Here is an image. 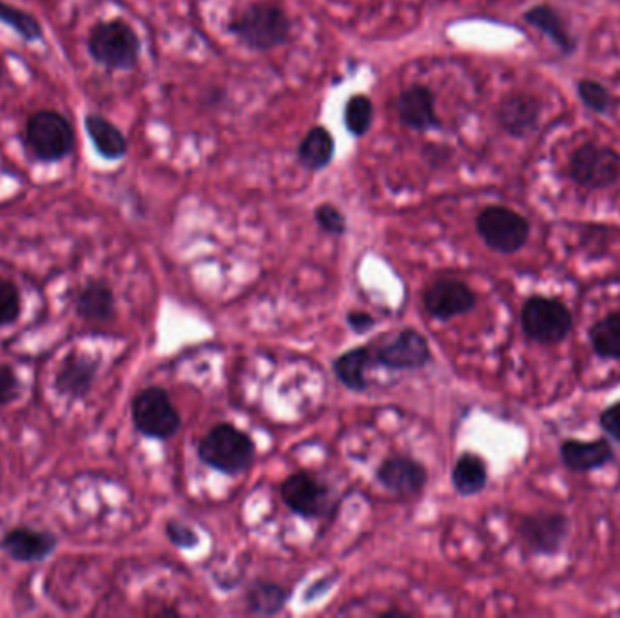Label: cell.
Masks as SVG:
<instances>
[{
	"mask_svg": "<svg viewBox=\"0 0 620 618\" xmlns=\"http://www.w3.org/2000/svg\"><path fill=\"white\" fill-rule=\"evenodd\" d=\"M540 113H542V104L536 95L516 91L500 100L496 113L497 124L512 138H526L531 133H536Z\"/></svg>",
	"mask_w": 620,
	"mask_h": 618,
	"instance_id": "cell-13",
	"label": "cell"
},
{
	"mask_svg": "<svg viewBox=\"0 0 620 618\" xmlns=\"http://www.w3.org/2000/svg\"><path fill=\"white\" fill-rule=\"evenodd\" d=\"M374 361V354L369 347H358L349 350L334 361V374L345 384L347 389L363 392L369 387L365 370Z\"/></svg>",
	"mask_w": 620,
	"mask_h": 618,
	"instance_id": "cell-22",
	"label": "cell"
},
{
	"mask_svg": "<svg viewBox=\"0 0 620 618\" xmlns=\"http://www.w3.org/2000/svg\"><path fill=\"white\" fill-rule=\"evenodd\" d=\"M290 594L275 583H256L247 591V606L256 615H276L286 608Z\"/></svg>",
	"mask_w": 620,
	"mask_h": 618,
	"instance_id": "cell-25",
	"label": "cell"
},
{
	"mask_svg": "<svg viewBox=\"0 0 620 618\" xmlns=\"http://www.w3.org/2000/svg\"><path fill=\"white\" fill-rule=\"evenodd\" d=\"M95 363L87 358L70 356L56 374L55 387L59 392L70 398H84L90 392L95 379Z\"/></svg>",
	"mask_w": 620,
	"mask_h": 618,
	"instance_id": "cell-20",
	"label": "cell"
},
{
	"mask_svg": "<svg viewBox=\"0 0 620 618\" xmlns=\"http://www.w3.org/2000/svg\"><path fill=\"white\" fill-rule=\"evenodd\" d=\"M590 343L599 358L620 359V312L608 315L591 327Z\"/></svg>",
	"mask_w": 620,
	"mask_h": 618,
	"instance_id": "cell-26",
	"label": "cell"
},
{
	"mask_svg": "<svg viewBox=\"0 0 620 618\" xmlns=\"http://www.w3.org/2000/svg\"><path fill=\"white\" fill-rule=\"evenodd\" d=\"M255 443L249 435L229 423L213 426L198 444L202 463L226 475L246 472L255 461Z\"/></svg>",
	"mask_w": 620,
	"mask_h": 618,
	"instance_id": "cell-1",
	"label": "cell"
},
{
	"mask_svg": "<svg viewBox=\"0 0 620 618\" xmlns=\"http://www.w3.org/2000/svg\"><path fill=\"white\" fill-rule=\"evenodd\" d=\"M476 227L486 247L499 255H516L530 238V222L505 205L480 210Z\"/></svg>",
	"mask_w": 620,
	"mask_h": 618,
	"instance_id": "cell-7",
	"label": "cell"
},
{
	"mask_svg": "<svg viewBox=\"0 0 620 618\" xmlns=\"http://www.w3.org/2000/svg\"><path fill=\"white\" fill-rule=\"evenodd\" d=\"M374 363L389 370H415L431 361V344L417 330H401L400 334L389 339L372 350Z\"/></svg>",
	"mask_w": 620,
	"mask_h": 618,
	"instance_id": "cell-9",
	"label": "cell"
},
{
	"mask_svg": "<svg viewBox=\"0 0 620 618\" xmlns=\"http://www.w3.org/2000/svg\"><path fill=\"white\" fill-rule=\"evenodd\" d=\"M568 175L582 189H608L620 179L619 151L610 145L585 142L571 153Z\"/></svg>",
	"mask_w": 620,
	"mask_h": 618,
	"instance_id": "cell-5",
	"label": "cell"
},
{
	"mask_svg": "<svg viewBox=\"0 0 620 618\" xmlns=\"http://www.w3.org/2000/svg\"><path fill=\"white\" fill-rule=\"evenodd\" d=\"M345 127L352 136L361 138L371 131L372 122H374V104L372 100L365 95H354L347 100L345 105Z\"/></svg>",
	"mask_w": 620,
	"mask_h": 618,
	"instance_id": "cell-29",
	"label": "cell"
},
{
	"mask_svg": "<svg viewBox=\"0 0 620 618\" xmlns=\"http://www.w3.org/2000/svg\"><path fill=\"white\" fill-rule=\"evenodd\" d=\"M141 39L124 20H107L93 25L87 51L96 64L111 71H130L141 59Z\"/></svg>",
	"mask_w": 620,
	"mask_h": 618,
	"instance_id": "cell-2",
	"label": "cell"
},
{
	"mask_svg": "<svg viewBox=\"0 0 620 618\" xmlns=\"http://www.w3.org/2000/svg\"><path fill=\"white\" fill-rule=\"evenodd\" d=\"M401 122L414 131L440 130L441 120L435 113V96L426 85H412L401 91L395 102Z\"/></svg>",
	"mask_w": 620,
	"mask_h": 618,
	"instance_id": "cell-14",
	"label": "cell"
},
{
	"mask_svg": "<svg viewBox=\"0 0 620 618\" xmlns=\"http://www.w3.org/2000/svg\"><path fill=\"white\" fill-rule=\"evenodd\" d=\"M347 323L354 330L355 334H365L375 325V319L366 312H349Z\"/></svg>",
	"mask_w": 620,
	"mask_h": 618,
	"instance_id": "cell-35",
	"label": "cell"
},
{
	"mask_svg": "<svg viewBox=\"0 0 620 618\" xmlns=\"http://www.w3.org/2000/svg\"><path fill=\"white\" fill-rule=\"evenodd\" d=\"M85 131L96 153L104 159L116 162L127 155V138L113 122L102 115L90 113L84 120Z\"/></svg>",
	"mask_w": 620,
	"mask_h": 618,
	"instance_id": "cell-19",
	"label": "cell"
},
{
	"mask_svg": "<svg viewBox=\"0 0 620 618\" xmlns=\"http://www.w3.org/2000/svg\"><path fill=\"white\" fill-rule=\"evenodd\" d=\"M19 379L16 370L8 364H0V406L8 404L19 395Z\"/></svg>",
	"mask_w": 620,
	"mask_h": 618,
	"instance_id": "cell-33",
	"label": "cell"
},
{
	"mask_svg": "<svg viewBox=\"0 0 620 618\" xmlns=\"http://www.w3.org/2000/svg\"><path fill=\"white\" fill-rule=\"evenodd\" d=\"M520 325L531 341L557 344L574 329V316L562 301L548 296H531L520 310Z\"/></svg>",
	"mask_w": 620,
	"mask_h": 618,
	"instance_id": "cell-6",
	"label": "cell"
},
{
	"mask_svg": "<svg viewBox=\"0 0 620 618\" xmlns=\"http://www.w3.org/2000/svg\"><path fill=\"white\" fill-rule=\"evenodd\" d=\"M0 22L11 28L17 35L28 42H35L44 37L41 22L35 17L28 11L19 10L16 6L8 4L4 0H0Z\"/></svg>",
	"mask_w": 620,
	"mask_h": 618,
	"instance_id": "cell-28",
	"label": "cell"
},
{
	"mask_svg": "<svg viewBox=\"0 0 620 618\" xmlns=\"http://www.w3.org/2000/svg\"><path fill=\"white\" fill-rule=\"evenodd\" d=\"M334 155L335 142L331 131L320 125L312 127L298 147V159L309 171L326 169L331 165Z\"/></svg>",
	"mask_w": 620,
	"mask_h": 618,
	"instance_id": "cell-21",
	"label": "cell"
},
{
	"mask_svg": "<svg viewBox=\"0 0 620 618\" xmlns=\"http://www.w3.org/2000/svg\"><path fill=\"white\" fill-rule=\"evenodd\" d=\"M314 218L320 225L321 230H326L327 235L341 236L345 235L347 218L338 207L332 204H321L314 210Z\"/></svg>",
	"mask_w": 620,
	"mask_h": 618,
	"instance_id": "cell-31",
	"label": "cell"
},
{
	"mask_svg": "<svg viewBox=\"0 0 620 618\" xmlns=\"http://www.w3.org/2000/svg\"><path fill=\"white\" fill-rule=\"evenodd\" d=\"M25 144L41 162H61L75 150V131L59 111H37L25 124Z\"/></svg>",
	"mask_w": 620,
	"mask_h": 618,
	"instance_id": "cell-4",
	"label": "cell"
},
{
	"mask_svg": "<svg viewBox=\"0 0 620 618\" xmlns=\"http://www.w3.org/2000/svg\"><path fill=\"white\" fill-rule=\"evenodd\" d=\"M526 24L536 28L539 33L550 40L551 44L556 45L557 50L562 55H574L577 48V39L571 35L570 28L566 24L559 11L550 4L531 6L530 10L523 13Z\"/></svg>",
	"mask_w": 620,
	"mask_h": 618,
	"instance_id": "cell-17",
	"label": "cell"
},
{
	"mask_svg": "<svg viewBox=\"0 0 620 618\" xmlns=\"http://www.w3.org/2000/svg\"><path fill=\"white\" fill-rule=\"evenodd\" d=\"M559 454L566 468L577 474L602 468L616 459V450L608 439H596V441L566 439L565 443L560 444Z\"/></svg>",
	"mask_w": 620,
	"mask_h": 618,
	"instance_id": "cell-15",
	"label": "cell"
},
{
	"mask_svg": "<svg viewBox=\"0 0 620 618\" xmlns=\"http://www.w3.org/2000/svg\"><path fill=\"white\" fill-rule=\"evenodd\" d=\"M229 31L250 50L270 51L286 44L290 37V20L280 6L252 4L229 24Z\"/></svg>",
	"mask_w": 620,
	"mask_h": 618,
	"instance_id": "cell-3",
	"label": "cell"
},
{
	"mask_svg": "<svg viewBox=\"0 0 620 618\" xmlns=\"http://www.w3.org/2000/svg\"><path fill=\"white\" fill-rule=\"evenodd\" d=\"M452 484L463 497H472L486 488L488 472L483 459L476 454H463L452 470Z\"/></svg>",
	"mask_w": 620,
	"mask_h": 618,
	"instance_id": "cell-23",
	"label": "cell"
},
{
	"mask_svg": "<svg viewBox=\"0 0 620 618\" xmlns=\"http://www.w3.org/2000/svg\"><path fill=\"white\" fill-rule=\"evenodd\" d=\"M577 95L585 107L597 115H611L617 107V99L599 80L582 79L577 82Z\"/></svg>",
	"mask_w": 620,
	"mask_h": 618,
	"instance_id": "cell-27",
	"label": "cell"
},
{
	"mask_svg": "<svg viewBox=\"0 0 620 618\" xmlns=\"http://www.w3.org/2000/svg\"><path fill=\"white\" fill-rule=\"evenodd\" d=\"M166 534L170 543L178 546V548L190 549L195 548L196 544H198V535L189 526L178 523V521H169L167 523Z\"/></svg>",
	"mask_w": 620,
	"mask_h": 618,
	"instance_id": "cell-32",
	"label": "cell"
},
{
	"mask_svg": "<svg viewBox=\"0 0 620 618\" xmlns=\"http://www.w3.org/2000/svg\"><path fill=\"white\" fill-rule=\"evenodd\" d=\"M476 303V292L459 279H437L423 295L426 312L440 321L466 315L474 310Z\"/></svg>",
	"mask_w": 620,
	"mask_h": 618,
	"instance_id": "cell-12",
	"label": "cell"
},
{
	"mask_svg": "<svg viewBox=\"0 0 620 618\" xmlns=\"http://www.w3.org/2000/svg\"><path fill=\"white\" fill-rule=\"evenodd\" d=\"M570 534V521L556 512H536L526 515L519 524V537L530 552L537 555H554L562 549Z\"/></svg>",
	"mask_w": 620,
	"mask_h": 618,
	"instance_id": "cell-10",
	"label": "cell"
},
{
	"mask_svg": "<svg viewBox=\"0 0 620 618\" xmlns=\"http://www.w3.org/2000/svg\"><path fill=\"white\" fill-rule=\"evenodd\" d=\"M56 538L48 532H37L30 528L11 529L0 543V548L19 563H35L42 560L55 549Z\"/></svg>",
	"mask_w": 620,
	"mask_h": 618,
	"instance_id": "cell-18",
	"label": "cell"
},
{
	"mask_svg": "<svg viewBox=\"0 0 620 618\" xmlns=\"http://www.w3.org/2000/svg\"><path fill=\"white\" fill-rule=\"evenodd\" d=\"M21 315V295L16 285L0 279V325H10Z\"/></svg>",
	"mask_w": 620,
	"mask_h": 618,
	"instance_id": "cell-30",
	"label": "cell"
},
{
	"mask_svg": "<svg viewBox=\"0 0 620 618\" xmlns=\"http://www.w3.org/2000/svg\"><path fill=\"white\" fill-rule=\"evenodd\" d=\"M76 310L82 318L90 321H105L115 312L113 290L102 281H91L76 301Z\"/></svg>",
	"mask_w": 620,
	"mask_h": 618,
	"instance_id": "cell-24",
	"label": "cell"
},
{
	"mask_svg": "<svg viewBox=\"0 0 620 618\" xmlns=\"http://www.w3.org/2000/svg\"><path fill=\"white\" fill-rule=\"evenodd\" d=\"M281 498L294 514L307 518L323 517L331 506L329 488L309 472L289 475L280 486Z\"/></svg>",
	"mask_w": 620,
	"mask_h": 618,
	"instance_id": "cell-11",
	"label": "cell"
},
{
	"mask_svg": "<svg viewBox=\"0 0 620 618\" xmlns=\"http://www.w3.org/2000/svg\"><path fill=\"white\" fill-rule=\"evenodd\" d=\"M378 481L389 492L409 497V495L420 494L421 490L425 488L426 470L414 459H386L378 468Z\"/></svg>",
	"mask_w": 620,
	"mask_h": 618,
	"instance_id": "cell-16",
	"label": "cell"
},
{
	"mask_svg": "<svg viewBox=\"0 0 620 618\" xmlns=\"http://www.w3.org/2000/svg\"><path fill=\"white\" fill-rule=\"evenodd\" d=\"M133 423L145 437L169 439L180 430L182 418L166 390L158 387L142 390L131 406Z\"/></svg>",
	"mask_w": 620,
	"mask_h": 618,
	"instance_id": "cell-8",
	"label": "cell"
},
{
	"mask_svg": "<svg viewBox=\"0 0 620 618\" xmlns=\"http://www.w3.org/2000/svg\"><path fill=\"white\" fill-rule=\"evenodd\" d=\"M599 423L600 429L604 430L606 435H610L616 443L620 444V401L602 410Z\"/></svg>",
	"mask_w": 620,
	"mask_h": 618,
	"instance_id": "cell-34",
	"label": "cell"
}]
</instances>
